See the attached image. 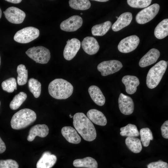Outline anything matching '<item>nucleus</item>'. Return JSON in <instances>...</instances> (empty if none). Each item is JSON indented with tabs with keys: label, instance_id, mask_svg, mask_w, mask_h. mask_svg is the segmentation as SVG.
<instances>
[{
	"label": "nucleus",
	"instance_id": "obj_1",
	"mask_svg": "<svg viewBox=\"0 0 168 168\" xmlns=\"http://www.w3.org/2000/svg\"><path fill=\"white\" fill-rule=\"evenodd\" d=\"M73 118V126L84 140L91 142L95 139L96 132L95 127L84 113H77Z\"/></svg>",
	"mask_w": 168,
	"mask_h": 168
},
{
	"label": "nucleus",
	"instance_id": "obj_2",
	"mask_svg": "<svg viewBox=\"0 0 168 168\" xmlns=\"http://www.w3.org/2000/svg\"><path fill=\"white\" fill-rule=\"evenodd\" d=\"M73 87L68 81L62 78H56L51 81L48 86L50 95L58 100L66 99L72 95Z\"/></svg>",
	"mask_w": 168,
	"mask_h": 168
},
{
	"label": "nucleus",
	"instance_id": "obj_3",
	"mask_svg": "<svg viewBox=\"0 0 168 168\" xmlns=\"http://www.w3.org/2000/svg\"><path fill=\"white\" fill-rule=\"evenodd\" d=\"M36 119V114L34 111L28 108L22 109L13 115L11 125L15 130L24 128L34 122Z\"/></svg>",
	"mask_w": 168,
	"mask_h": 168
},
{
	"label": "nucleus",
	"instance_id": "obj_4",
	"mask_svg": "<svg viewBox=\"0 0 168 168\" xmlns=\"http://www.w3.org/2000/svg\"><path fill=\"white\" fill-rule=\"evenodd\" d=\"M168 62L161 60L149 70L146 77V84L150 89L155 88L160 82L167 66Z\"/></svg>",
	"mask_w": 168,
	"mask_h": 168
},
{
	"label": "nucleus",
	"instance_id": "obj_5",
	"mask_svg": "<svg viewBox=\"0 0 168 168\" xmlns=\"http://www.w3.org/2000/svg\"><path fill=\"white\" fill-rule=\"evenodd\" d=\"M26 53L36 63L40 64L47 63L51 57L49 50L42 46L30 48L26 52Z\"/></svg>",
	"mask_w": 168,
	"mask_h": 168
},
{
	"label": "nucleus",
	"instance_id": "obj_6",
	"mask_svg": "<svg viewBox=\"0 0 168 168\" xmlns=\"http://www.w3.org/2000/svg\"><path fill=\"white\" fill-rule=\"evenodd\" d=\"M38 29L32 26L25 27L17 31L14 36V40L18 43L26 44L36 39L39 36Z\"/></svg>",
	"mask_w": 168,
	"mask_h": 168
},
{
	"label": "nucleus",
	"instance_id": "obj_7",
	"mask_svg": "<svg viewBox=\"0 0 168 168\" xmlns=\"http://www.w3.org/2000/svg\"><path fill=\"white\" fill-rule=\"evenodd\" d=\"M160 6L154 3L141 10L136 15V20L139 24H145L153 19L158 13Z\"/></svg>",
	"mask_w": 168,
	"mask_h": 168
},
{
	"label": "nucleus",
	"instance_id": "obj_8",
	"mask_svg": "<svg viewBox=\"0 0 168 168\" xmlns=\"http://www.w3.org/2000/svg\"><path fill=\"white\" fill-rule=\"evenodd\" d=\"M122 67V64L120 61L112 60L100 63L97 66V69L102 76H105L119 71Z\"/></svg>",
	"mask_w": 168,
	"mask_h": 168
},
{
	"label": "nucleus",
	"instance_id": "obj_9",
	"mask_svg": "<svg viewBox=\"0 0 168 168\" xmlns=\"http://www.w3.org/2000/svg\"><path fill=\"white\" fill-rule=\"evenodd\" d=\"M140 42L138 37L136 35L128 36L121 40L119 44L118 49L121 52L128 53L134 50Z\"/></svg>",
	"mask_w": 168,
	"mask_h": 168
},
{
	"label": "nucleus",
	"instance_id": "obj_10",
	"mask_svg": "<svg viewBox=\"0 0 168 168\" xmlns=\"http://www.w3.org/2000/svg\"><path fill=\"white\" fill-rule=\"evenodd\" d=\"M6 19L10 22L15 24L22 23L26 15L25 12L20 9L15 7L8 8L3 12Z\"/></svg>",
	"mask_w": 168,
	"mask_h": 168
},
{
	"label": "nucleus",
	"instance_id": "obj_11",
	"mask_svg": "<svg viewBox=\"0 0 168 168\" xmlns=\"http://www.w3.org/2000/svg\"><path fill=\"white\" fill-rule=\"evenodd\" d=\"M83 20L78 15L72 16L63 21L60 24L61 29L67 32H73L77 30L82 26Z\"/></svg>",
	"mask_w": 168,
	"mask_h": 168
},
{
	"label": "nucleus",
	"instance_id": "obj_12",
	"mask_svg": "<svg viewBox=\"0 0 168 168\" xmlns=\"http://www.w3.org/2000/svg\"><path fill=\"white\" fill-rule=\"evenodd\" d=\"M63 53V57L67 60H70L76 55L80 48L81 43L75 38L69 39L66 42Z\"/></svg>",
	"mask_w": 168,
	"mask_h": 168
},
{
	"label": "nucleus",
	"instance_id": "obj_13",
	"mask_svg": "<svg viewBox=\"0 0 168 168\" xmlns=\"http://www.w3.org/2000/svg\"><path fill=\"white\" fill-rule=\"evenodd\" d=\"M119 106L122 113L128 115L131 114L134 109V104L132 98L130 96L120 94L118 99Z\"/></svg>",
	"mask_w": 168,
	"mask_h": 168
},
{
	"label": "nucleus",
	"instance_id": "obj_14",
	"mask_svg": "<svg viewBox=\"0 0 168 168\" xmlns=\"http://www.w3.org/2000/svg\"><path fill=\"white\" fill-rule=\"evenodd\" d=\"M81 45L84 52L90 55L96 54L100 48L98 41L96 39L92 36H87L84 38Z\"/></svg>",
	"mask_w": 168,
	"mask_h": 168
},
{
	"label": "nucleus",
	"instance_id": "obj_15",
	"mask_svg": "<svg viewBox=\"0 0 168 168\" xmlns=\"http://www.w3.org/2000/svg\"><path fill=\"white\" fill-rule=\"evenodd\" d=\"M48 126L45 124H38L32 126L30 129L27 140L29 142L34 140L36 136L41 138L46 137L49 133Z\"/></svg>",
	"mask_w": 168,
	"mask_h": 168
},
{
	"label": "nucleus",
	"instance_id": "obj_16",
	"mask_svg": "<svg viewBox=\"0 0 168 168\" xmlns=\"http://www.w3.org/2000/svg\"><path fill=\"white\" fill-rule=\"evenodd\" d=\"M160 54L157 49H151L140 59L139 62V66L144 68L154 63L158 60Z\"/></svg>",
	"mask_w": 168,
	"mask_h": 168
},
{
	"label": "nucleus",
	"instance_id": "obj_17",
	"mask_svg": "<svg viewBox=\"0 0 168 168\" xmlns=\"http://www.w3.org/2000/svg\"><path fill=\"white\" fill-rule=\"evenodd\" d=\"M56 156L49 151L44 152L37 161L36 168H51L56 163Z\"/></svg>",
	"mask_w": 168,
	"mask_h": 168
},
{
	"label": "nucleus",
	"instance_id": "obj_18",
	"mask_svg": "<svg viewBox=\"0 0 168 168\" xmlns=\"http://www.w3.org/2000/svg\"><path fill=\"white\" fill-rule=\"evenodd\" d=\"M122 82L125 86L126 92L129 94L135 93L137 91V87L140 84L139 80L137 77L129 75L124 76Z\"/></svg>",
	"mask_w": 168,
	"mask_h": 168
},
{
	"label": "nucleus",
	"instance_id": "obj_19",
	"mask_svg": "<svg viewBox=\"0 0 168 168\" xmlns=\"http://www.w3.org/2000/svg\"><path fill=\"white\" fill-rule=\"evenodd\" d=\"M133 18L131 13L126 12L122 14L112 26L114 31H119L128 26L131 22Z\"/></svg>",
	"mask_w": 168,
	"mask_h": 168
},
{
	"label": "nucleus",
	"instance_id": "obj_20",
	"mask_svg": "<svg viewBox=\"0 0 168 168\" xmlns=\"http://www.w3.org/2000/svg\"><path fill=\"white\" fill-rule=\"evenodd\" d=\"M62 135L69 142L77 144L80 142L81 138L77 131L71 126H64L61 129Z\"/></svg>",
	"mask_w": 168,
	"mask_h": 168
},
{
	"label": "nucleus",
	"instance_id": "obj_21",
	"mask_svg": "<svg viewBox=\"0 0 168 168\" xmlns=\"http://www.w3.org/2000/svg\"><path fill=\"white\" fill-rule=\"evenodd\" d=\"M87 117L95 124L105 126L107 123L106 118L104 114L101 111L96 109L90 110L86 114Z\"/></svg>",
	"mask_w": 168,
	"mask_h": 168
},
{
	"label": "nucleus",
	"instance_id": "obj_22",
	"mask_svg": "<svg viewBox=\"0 0 168 168\" xmlns=\"http://www.w3.org/2000/svg\"><path fill=\"white\" fill-rule=\"evenodd\" d=\"M88 91L92 100L96 105L100 106L104 105L105 99L98 87L95 85L91 86L89 87Z\"/></svg>",
	"mask_w": 168,
	"mask_h": 168
},
{
	"label": "nucleus",
	"instance_id": "obj_23",
	"mask_svg": "<svg viewBox=\"0 0 168 168\" xmlns=\"http://www.w3.org/2000/svg\"><path fill=\"white\" fill-rule=\"evenodd\" d=\"M73 166L77 167L86 168H97V161L91 157H86L82 159H78L74 160L73 162Z\"/></svg>",
	"mask_w": 168,
	"mask_h": 168
},
{
	"label": "nucleus",
	"instance_id": "obj_24",
	"mask_svg": "<svg viewBox=\"0 0 168 168\" xmlns=\"http://www.w3.org/2000/svg\"><path fill=\"white\" fill-rule=\"evenodd\" d=\"M154 34L158 39H163L168 35V19H165L161 21L155 28Z\"/></svg>",
	"mask_w": 168,
	"mask_h": 168
},
{
	"label": "nucleus",
	"instance_id": "obj_25",
	"mask_svg": "<svg viewBox=\"0 0 168 168\" xmlns=\"http://www.w3.org/2000/svg\"><path fill=\"white\" fill-rule=\"evenodd\" d=\"M125 143L129 149L133 153H138L142 150L141 142L138 138L134 137H127Z\"/></svg>",
	"mask_w": 168,
	"mask_h": 168
},
{
	"label": "nucleus",
	"instance_id": "obj_26",
	"mask_svg": "<svg viewBox=\"0 0 168 168\" xmlns=\"http://www.w3.org/2000/svg\"><path fill=\"white\" fill-rule=\"evenodd\" d=\"M111 25V22L109 21L95 25L91 29L92 35L94 36H103L110 30Z\"/></svg>",
	"mask_w": 168,
	"mask_h": 168
},
{
	"label": "nucleus",
	"instance_id": "obj_27",
	"mask_svg": "<svg viewBox=\"0 0 168 168\" xmlns=\"http://www.w3.org/2000/svg\"><path fill=\"white\" fill-rule=\"evenodd\" d=\"M120 131V134L123 136L136 137L139 136L140 134L137 126L130 124L121 128Z\"/></svg>",
	"mask_w": 168,
	"mask_h": 168
},
{
	"label": "nucleus",
	"instance_id": "obj_28",
	"mask_svg": "<svg viewBox=\"0 0 168 168\" xmlns=\"http://www.w3.org/2000/svg\"><path fill=\"white\" fill-rule=\"evenodd\" d=\"M17 72L18 74L17 82L19 86H22L27 82L28 77V70L26 69L25 65L20 64L17 68Z\"/></svg>",
	"mask_w": 168,
	"mask_h": 168
},
{
	"label": "nucleus",
	"instance_id": "obj_29",
	"mask_svg": "<svg viewBox=\"0 0 168 168\" xmlns=\"http://www.w3.org/2000/svg\"><path fill=\"white\" fill-rule=\"evenodd\" d=\"M41 85L37 79L30 78L28 82V86L30 91L35 98H38L41 92Z\"/></svg>",
	"mask_w": 168,
	"mask_h": 168
},
{
	"label": "nucleus",
	"instance_id": "obj_30",
	"mask_svg": "<svg viewBox=\"0 0 168 168\" xmlns=\"http://www.w3.org/2000/svg\"><path fill=\"white\" fill-rule=\"evenodd\" d=\"M69 4L72 9L80 10H87L91 5L90 1L88 0H70Z\"/></svg>",
	"mask_w": 168,
	"mask_h": 168
},
{
	"label": "nucleus",
	"instance_id": "obj_31",
	"mask_svg": "<svg viewBox=\"0 0 168 168\" xmlns=\"http://www.w3.org/2000/svg\"><path fill=\"white\" fill-rule=\"evenodd\" d=\"M27 97V94L24 92H20L16 95L10 104L11 109L15 110L18 109Z\"/></svg>",
	"mask_w": 168,
	"mask_h": 168
},
{
	"label": "nucleus",
	"instance_id": "obj_32",
	"mask_svg": "<svg viewBox=\"0 0 168 168\" xmlns=\"http://www.w3.org/2000/svg\"><path fill=\"white\" fill-rule=\"evenodd\" d=\"M141 137V142L143 146L147 147L149 144L150 140L153 139L152 133L148 128H141L139 132Z\"/></svg>",
	"mask_w": 168,
	"mask_h": 168
},
{
	"label": "nucleus",
	"instance_id": "obj_33",
	"mask_svg": "<svg viewBox=\"0 0 168 168\" xmlns=\"http://www.w3.org/2000/svg\"><path fill=\"white\" fill-rule=\"evenodd\" d=\"M2 89L8 93H12L17 89L16 79L13 77L9 78L3 81L2 83Z\"/></svg>",
	"mask_w": 168,
	"mask_h": 168
},
{
	"label": "nucleus",
	"instance_id": "obj_34",
	"mask_svg": "<svg viewBox=\"0 0 168 168\" xmlns=\"http://www.w3.org/2000/svg\"><path fill=\"white\" fill-rule=\"evenodd\" d=\"M152 1L151 0H127V2L131 7L143 8L149 6Z\"/></svg>",
	"mask_w": 168,
	"mask_h": 168
},
{
	"label": "nucleus",
	"instance_id": "obj_35",
	"mask_svg": "<svg viewBox=\"0 0 168 168\" xmlns=\"http://www.w3.org/2000/svg\"><path fill=\"white\" fill-rule=\"evenodd\" d=\"M17 162L14 160L8 159L0 160V168H18Z\"/></svg>",
	"mask_w": 168,
	"mask_h": 168
},
{
	"label": "nucleus",
	"instance_id": "obj_36",
	"mask_svg": "<svg viewBox=\"0 0 168 168\" xmlns=\"http://www.w3.org/2000/svg\"><path fill=\"white\" fill-rule=\"evenodd\" d=\"M147 168H168V165L166 162L159 160L149 163L147 165Z\"/></svg>",
	"mask_w": 168,
	"mask_h": 168
},
{
	"label": "nucleus",
	"instance_id": "obj_37",
	"mask_svg": "<svg viewBox=\"0 0 168 168\" xmlns=\"http://www.w3.org/2000/svg\"><path fill=\"white\" fill-rule=\"evenodd\" d=\"M161 131L162 137L166 139L168 138V120L165 121L161 127Z\"/></svg>",
	"mask_w": 168,
	"mask_h": 168
},
{
	"label": "nucleus",
	"instance_id": "obj_38",
	"mask_svg": "<svg viewBox=\"0 0 168 168\" xmlns=\"http://www.w3.org/2000/svg\"><path fill=\"white\" fill-rule=\"evenodd\" d=\"M6 149L5 144L0 137V154L4 152Z\"/></svg>",
	"mask_w": 168,
	"mask_h": 168
},
{
	"label": "nucleus",
	"instance_id": "obj_39",
	"mask_svg": "<svg viewBox=\"0 0 168 168\" xmlns=\"http://www.w3.org/2000/svg\"><path fill=\"white\" fill-rule=\"evenodd\" d=\"M8 2L14 4H18L20 3L22 0H5Z\"/></svg>",
	"mask_w": 168,
	"mask_h": 168
},
{
	"label": "nucleus",
	"instance_id": "obj_40",
	"mask_svg": "<svg viewBox=\"0 0 168 168\" xmlns=\"http://www.w3.org/2000/svg\"><path fill=\"white\" fill-rule=\"evenodd\" d=\"M94 1H97V2H106L108 1V0H93Z\"/></svg>",
	"mask_w": 168,
	"mask_h": 168
},
{
	"label": "nucleus",
	"instance_id": "obj_41",
	"mask_svg": "<svg viewBox=\"0 0 168 168\" xmlns=\"http://www.w3.org/2000/svg\"><path fill=\"white\" fill-rule=\"evenodd\" d=\"M2 15V12L1 8H0V19Z\"/></svg>",
	"mask_w": 168,
	"mask_h": 168
},
{
	"label": "nucleus",
	"instance_id": "obj_42",
	"mask_svg": "<svg viewBox=\"0 0 168 168\" xmlns=\"http://www.w3.org/2000/svg\"><path fill=\"white\" fill-rule=\"evenodd\" d=\"M69 116H70V118L72 117V116H71L70 114L69 115Z\"/></svg>",
	"mask_w": 168,
	"mask_h": 168
},
{
	"label": "nucleus",
	"instance_id": "obj_43",
	"mask_svg": "<svg viewBox=\"0 0 168 168\" xmlns=\"http://www.w3.org/2000/svg\"><path fill=\"white\" fill-rule=\"evenodd\" d=\"M0 64H1V58H0Z\"/></svg>",
	"mask_w": 168,
	"mask_h": 168
},
{
	"label": "nucleus",
	"instance_id": "obj_44",
	"mask_svg": "<svg viewBox=\"0 0 168 168\" xmlns=\"http://www.w3.org/2000/svg\"><path fill=\"white\" fill-rule=\"evenodd\" d=\"M116 18H117V19H118V17H117V16H116Z\"/></svg>",
	"mask_w": 168,
	"mask_h": 168
},
{
	"label": "nucleus",
	"instance_id": "obj_45",
	"mask_svg": "<svg viewBox=\"0 0 168 168\" xmlns=\"http://www.w3.org/2000/svg\"><path fill=\"white\" fill-rule=\"evenodd\" d=\"M81 15H82V13H81Z\"/></svg>",
	"mask_w": 168,
	"mask_h": 168
},
{
	"label": "nucleus",
	"instance_id": "obj_46",
	"mask_svg": "<svg viewBox=\"0 0 168 168\" xmlns=\"http://www.w3.org/2000/svg\"><path fill=\"white\" fill-rule=\"evenodd\" d=\"M0 105H1V102L0 101Z\"/></svg>",
	"mask_w": 168,
	"mask_h": 168
}]
</instances>
